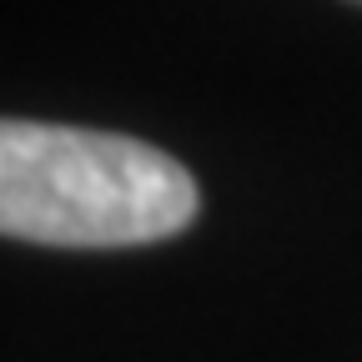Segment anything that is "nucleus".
I'll use <instances>...</instances> for the list:
<instances>
[{
	"mask_svg": "<svg viewBox=\"0 0 362 362\" xmlns=\"http://www.w3.org/2000/svg\"><path fill=\"white\" fill-rule=\"evenodd\" d=\"M352 6H362V0H352Z\"/></svg>",
	"mask_w": 362,
	"mask_h": 362,
	"instance_id": "2",
	"label": "nucleus"
},
{
	"mask_svg": "<svg viewBox=\"0 0 362 362\" xmlns=\"http://www.w3.org/2000/svg\"><path fill=\"white\" fill-rule=\"evenodd\" d=\"M197 181L176 156L116 131L56 121L0 126V232L40 247H146L197 221Z\"/></svg>",
	"mask_w": 362,
	"mask_h": 362,
	"instance_id": "1",
	"label": "nucleus"
}]
</instances>
